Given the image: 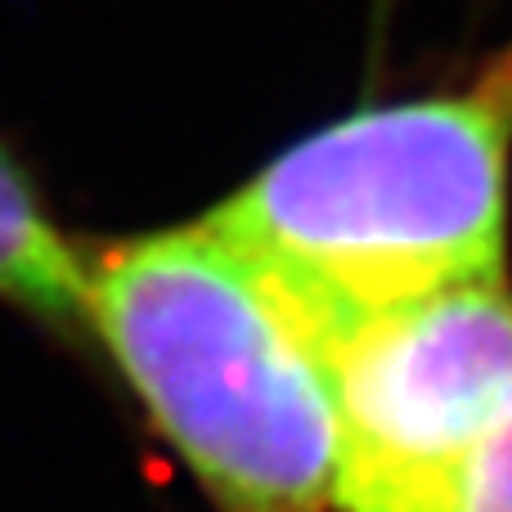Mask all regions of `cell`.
Instances as JSON below:
<instances>
[{
	"label": "cell",
	"mask_w": 512,
	"mask_h": 512,
	"mask_svg": "<svg viewBox=\"0 0 512 512\" xmlns=\"http://www.w3.org/2000/svg\"><path fill=\"white\" fill-rule=\"evenodd\" d=\"M81 333L212 512H337L324 342L221 230L167 225L86 252Z\"/></svg>",
	"instance_id": "cell-2"
},
{
	"label": "cell",
	"mask_w": 512,
	"mask_h": 512,
	"mask_svg": "<svg viewBox=\"0 0 512 512\" xmlns=\"http://www.w3.org/2000/svg\"><path fill=\"white\" fill-rule=\"evenodd\" d=\"M441 512H512V414L463 459Z\"/></svg>",
	"instance_id": "cell-5"
},
{
	"label": "cell",
	"mask_w": 512,
	"mask_h": 512,
	"mask_svg": "<svg viewBox=\"0 0 512 512\" xmlns=\"http://www.w3.org/2000/svg\"><path fill=\"white\" fill-rule=\"evenodd\" d=\"M337 512H441L463 459L512 414V279L486 274L324 342Z\"/></svg>",
	"instance_id": "cell-3"
},
{
	"label": "cell",
	"mask_w": 512,
	"mask_h": 512,
	"mask_svg": "<svg viewBox=\"0 0 512 512\" xmlns=\"http://www.w3.org/2000/svg\"><path fill=\"white\" fill-rule=\"evenodd\" d=\"M319 333L508 274L512 36L463 81L306 131L212 216Z\"/></svg>",
	"instance_id": "cell-1"
},
{
	"label": "cell",
	"mask_w": 512,
	"mask_h": 512,
	"mask_svg": "<svg viewBox=\"0 0 512 512\" xmlns=\"http://www.w3.org/2000/svg\"><path fill=\"white\" fill-rule=\"evenodd\" d=\"M86 248L63 234L32 171L0 144V301L54 333L81 328Z\"/></svg>",
	"instance_id": "cell-4"
}]
</instances>
